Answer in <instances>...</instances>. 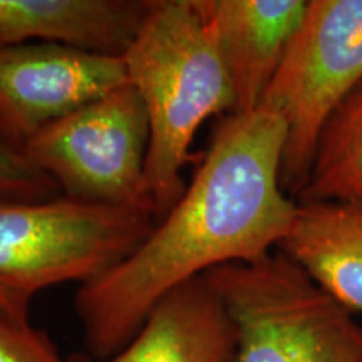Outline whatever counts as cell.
<instances>
[{"label":"cell","instance_id":"cell-1","mask_svg":"<svg viewBox=\"0 0 362 362\" xmlns=\"http://www.w3.org/2000/svg\"><path fill=\"white\" fill-rule=\"evenodd\" d=\"M285 141L269 104L221 117L176 205L124 260L79 285L74 307L93 359L123 349L181 285L280 247L298 210L282 187Z\"/></svg>","mask_w":362,"mask_h":362},{"label":"cell","instance_id":"cell-2","mask_svg":"<svg viewBox=\"0 0 362 362\" xmlns=\"http://www.w3.org/2000/svg\"><path fill=\"white\" fill-rule=\"evenodd\" d=\"M121 57L146 111L143 197L160 221L187 188L183 168L198 129L235 111L233 88L197 0H153Z\"/></svg>","mask_w":362,"mask_h":362},{"label":"cell","instance_id":"cell-3","mask_svg":"<svg viewBox=\"0 0 362 362\" xmlns=\"http://www.w3.org/2000/svg\"><path fill=\"white\" fill-rule=\"evenodd\" d=\"M205 279L233 327V362H362L352 312L282 250Z\"/></svg>","mask_w":362,"mask_h":362},{"label":"cell","instance_id":"cell-4","mask_svg":"<svg viewBox=\"0 0 362 362\" xmlns=\"http://www.w3.org/2000/svg\"><path fill=\"white\" fill-rule=\"evenodd\" d=\"M133 206L0 198V307L29 315L30 300L59 284L83 285L124 260L155 226Z\"/></svg>","mask_w":362,"mask_h":362},{"label":"cell","instance_id":"cell-5","mask_svg":"<svg viewBox=\"0 0 362 362\" xmlns=\"http://www.w3.org/2000/svg\"><path fill=\"white\" fill-rule=\"evenodd\" d=\"M362 83V0H309L300 29L262 104L287 126L282 187L298 198L330 115Z\"/></svg>","mask_w":362,"mask_h":362},{"label":"cell","instance_id":"cell-6","mask_svg":"<svg viewBox=\"0 0 362 362\" xmlns=\"http://www.w3.org/2000/svg\"><path fill=\"white\" fill-rule=\"evenodd\" d=\"M148 148L143 101L124 84L45 126L22 153L69 200L148 210L143 197Z\"/></svg>","mask_w":362,"mask_h":362},{"label":"cell","instance_id":"cell-7","mask_svg":"<svg viewBox=\"0 0 362 362\" xmlns=\"http://www.w3.org/2000/svg\"><path fill=\"white\" fill-rule=\"evenodd\" d=\"M128 84L123 57L62 44L0 47V143L22 149L45 126Z\"/></svg>","mask_w":362,"mask_h":362},{"label":"cell","instance_id":"cell-8","mask_svg":"<svg viewBox=\"0 0 362 362\" xmlns=\"http://www.w3.org/2000/svg\"><path fill=\"white\" fill-rule=\"evenodd\" d=\"M233 88L235 111L257 110L304 21L309 0H197Z\"/></svg>","mask_w":362,"mask_h":362},{"label":"cell","instance_id":"cell-9","mask_svg":"<svg viewBox=\"0 0 362 362\" xmlns=\"http://www.w3.org/2000/svg\"><path fill=\"white\" fill-rule=\"evenodd\" d=\"M233 352L232 322L203 275L163 298L116 354L69 362H233Z\"/></svg>","mask_w":362,"mask_h":362},{"label":"cell","instance_id":"cell-10","mask_svg":"<svg viewBox=\"0 0 362 362\" xmlns=\"http://www.w3.org/2000/svg\"><path fill=\"white\" fill-rule=\"evenodd\" d=\"M153 0H0V47L62 44L123 56Z\"/></svg>","mask_w":362,"mask_h":362},{"label":"cell","instance_id":"cell-11","mask_svg":"<svg viewBox=\"0 0 362 362\" xmlns=\"http://www.w3.org/2000/svg\"><path fill=\"white\" fill-rule=\"evenodd\" d=\"M279 250L351 312H362V198L298 203Z\"/></svg>","mask_w":362,"mask_h":362},{"label":"cell","instance_id":"cell-12","mask_svg":"<svg viewBox=\"0 0 362 362\" xmlns=\"http://www.w3.org/2000/svg\"><path fill=\"white\" fill-rule=\"evenodd\" d=\"M362 198V83L325 123L298 203Z\"/></svg>","mask_w":362,"mask_h":362},{"label":"cell","instance_id":"cell-13","mask_svg":"<svg viewBox=\"0 0 362 362\" xmlns=\"http://www.w3.org/2000/svg\"><path fill=\"white\" fill-rule=\"evenodd\" d=\"M0 362H69L54 342L30 325L29 317L13 315L0 307Z\"/></svg>","mask_w":362,"mask_h":362},{"label":"cell","instance_id":"cell-14","mask_svg":"<svg viewBox=\"0 0 362 362\" xmlns=\"http://www.w3.org/2000/svg\"><path fill=\"white\" fill-rule=\"evenodd\" d=\"M59 194L61 192L51 176L35 168L24 153L0 143V198L42 202Z\"/></svg>","mask_w":362,"mask_h":362}]
</instances>
